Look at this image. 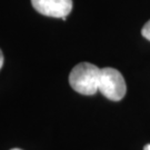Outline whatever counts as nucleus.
I'll use <instances>...</instances> for the list:
<instances>
[{"instance_id": "6", "label": "nucleus", "mask_w": 150, "mask_h": 150, "mask_svg": "<svg viewBox=\"0 0 150 150\" xmlns=\"http://www.w3.org/2000/svg\"><path fill=\"white\" fill-rule=\"evenodd\" d=\"M144 150H150V144L146 145L145 147H144Z\"/></svg>"}, {"instance_id": "3", "label": "nucleus", "mask_w": 150, "mask_h": 150, "mask_svg": "<svg viewBox=\"0 0 150 150\" xmlns=\"http://www.w3.org/2000/svg\"><path fill=\"white\" fill-rule=\"evenodd\" d=\"M31 4L39 13L62 20L72 10V0H31Z\"/></svg>"}, {"instance_id": "7", "label": "nucleus", "mask_w": 150, "mask_h": 150, "mask_svg": "<svg viewBox=\"0 0 150 150\" xmlns=\"http://www.w3.org/2000/svg\"><path fill=\"white\" fill-rule=\"evenodd\" d=\"M11 150H22V149H19V148H13V149H11Z\"/></svg>"}, {"instance_id": "1", "label": "nucleus", "mask_w": 150, "mask_h": 150, "mask_svg": "<svg viewBox=\"0 0 150 150\" xmlns=\"http://www.w3.org/2000/svg\"><path fill=\"white\" fill-rule=\"evenodd\" d=\"M100 71V68L89 62L77 64L69 75L70 86L78 93L92 96L98 91Z\"/></svg>"}, {"instance_id": "5", "label": "nucleus", "mask_w": 150, "mask_h": 150, "mask_svg": "<svg viewBox=\"0 0 150 150\" xmlns=\"http://www.w3.org/2000/svg\"><path fill=\"white\" fill-rule=\"evenodd\" d=\"M4 54H2V51L0 50V69H1V67L4 66Z\"/></svg>"}, {"instance_id": "4", "label": "nucleus", "mask_w": 150, "mask_h": 150, "mask_svg": "<svg viewBox=\"0 0 150 150\" xmlns=\"http://www.w3.org/2000/svg\"><path fill=\"white\" fill-rule=\"evenodd\" d=\"M141 33H142V36L146 39H148L150 41V20L148 22H146V25L144 26L142 30H141Z\"/></svg>"}, {"instance_id": "2", "label": "nucleus", "mask_w": 150, "mask_h": 150, "mask_svg": "<svg viewBox=\"0 0 150 150\" xmlns=\"http://www.w3.org/2000/svg\"><path fill=\"white\" fill-rule=\"evenodd\" d=\"M98 91L109 100L119 101L121 100L127 91L126 81L122 75L117 69L113 68H102L100 71Z\"/></svg>"}]
</instances>
